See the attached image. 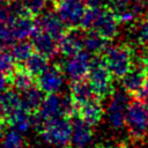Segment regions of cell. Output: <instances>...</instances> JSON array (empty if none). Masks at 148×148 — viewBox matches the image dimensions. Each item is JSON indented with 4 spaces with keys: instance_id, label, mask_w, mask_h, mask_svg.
I'll return each mask as SVG.
<instances>
[{
    "instance_id": "2e32d148",
    "label": "cell",
    "mask_w": 148,
    "mask_h": 148,
    "mask_svg": "<svg viewBox=\"0 0 148 148\" xmlns=\"http://www.w3.org/2000/svg\"><path fill=\"white\" fill-rule=\"evenodd\" d=\"M10 81L12 87L18 91H25L36 86V77L21 62H15V66L10 73Z\"/></svg>"
},
{
    "instance_id": "603a6c76",
    "label": "cell",
    "mask_w": 148,
    "mask_h": 148,
    "mask_svg": "<svg viewBox=\"0 0 148 148\" xmlns=\"http://www.w3.org/2000/svg\"><path fill=\"white\" fill-rule=\"evenodd\" d=\"M34 52H35V49H34L31 42L25 40V39L16 40L15 43L12 44V47H10V53H12L15 62L23 64Z\"/></svg>"
},
{
    "instance_id": "4dcf8cb0",
    "label": "cell",
    "mask_w": 148,
    "mask_h": 148,
    "mask_svg": "<svg viewBox=\"0 0 148 148\" xmlns=\"http://www.w3.org/2000/svg\"><path fill=\"white\" fill-rule=\"evenodd\" d=\"M6 126H8V124H7V121H6V118H1L0 117V139L3 136V134H5V128H6Z\"/></svg>"
},
{
    "instance_id": "74e56055",
    "label": "cell",
    "mask_w": 148,
    "mask_h": 148,
    "mask_svg": "<svg viewBox=\"0 0 148 148\" xmlns=\"http://www.w3.org/2000/svg\"><path fill=\"white\" fill-rule=\"evenodd\" d=\"M82 1H83V0H82Z\"/></svg>"
},
{
    "instance_id": "ffe728a7",
    "label": "cell",
    "mask_w": 148,
    "mask_h": 148,
    "mask_svg": "<svg viewBox=\"0 0 148 148\" xmlns=\"http://www.w3.org/2000/svg\"><path fill=\"white\" fill-rule=\"evenodd\" d=\"M130 37L133 44L140 47H148V18L143 17L134 21L130 29Z\"/></svg>"
},
{
    "instance_id": "5bb4252c",
    "label": "cell",
    "mask_w": 148,
    "mask_h": 148,
    "mask_svg": "<svg viewBox=\"0 0 148 148\" xmlns=\"http://www.w3.org/2000/svg\"><path fill=\"white\" fill-rule=\"evenodd\" d=\"M92 126L75 117L72 120V134L68 148H84L92 138Z\"/></svg>"
},
{
    "instance_id": "83f0119b",
    "label": "cell",
    "mask_w": 148,
    "mask_h": 148,
    "mask_svg": "<svg viewBox=\"0 0 148 148\" xmlns=\"http://www.w3.org/2000/svg\"><path fill=\"white\" fill-rule=\"evenodd\" d=\"M10 88H12L10 74H6V73L0 72V92H3Z\"/></svg>"
},
{
    "instance_id": "9a60e30c",
    "label": "cell",
    "mask_w": 148,
    "mask_h": 148,
    "mask_svg": "<svg viewBox=\"0 0 148 148\" xmlns=\"http://www.w3.org/2000/svg\"><path fill=\"white\" fill-rule=\"evenodd\" d=\"M69 97L74 103L75 108L80 106L81 104L88 102L91 98H95L91 86L87 77L72 80L69 86Z\"/></svg>"
},
{
    "instance_id": "d6986e66",
    "label": "cell",
    "mask_w": 148,
    "mask_h": 148,
    "mask_svg": "<svg viewBox=\"0 0 148 148\" xmlns=\"http://www.w3.org/2000/svg\"><path fill=\"white\" fill-rule=\"evenodd\" d=\"M22 92H23V95L21 97L22 105L31 113V116L39 112L42 103L44 101L43 95H45V94L43 91H40L36 86L25 90V91H22Z\"/></svg>"
},
{
    "instance_id": "f1b7e54d",
    "label": "cell",
    "mask_w": 148,
    "mask_h": 148,
    "mask_svg": "<svg viewBox=\"0 0 148 148\" xmlns=\"http://www.w3.org/2000/svg\"><path fill=\"white\" fill-rule=\"evenodd\" d=\"M140 66L143 68V71L148 75V47H146L143 50V53H142V56L140 58Z\"/></svg>"
},
{
    "instance_id": "277c9868",
    "label": "cell",
    "mask_w": 148,
    "mask_h": 148,
    "mask_svg": "<svg viewBox=\"0 0 148 148\" xmlns=\"http://www.w3.org/2000/svg\"><path fill=\"white\" fill-rule=\"evenodd\" d=\"M38 132L47 142L58 147L68 148L72 134V118L60 114L49 119Z\"/></svg>"
},
{
    "instance_id": "ac0fdd59",
    "label": "cell",
    "mask_w": 148,
    "mask_h": 148,
    "mask_svg": "<svg viewBox=\"0 0 148 148\" xmlns=\"http://www.w3.org/2000/svg\"><path fill=\"white\" fill-rule=\"evenodd\" d=\"M110 40L96 32L95 30H86L84 34V49L94 56H101L109 46Z\"/></svg>"
},
{
    "instance_id": "5b68a950",
    "label": "cell",
    "mask_w": 148,
    "mask_h": 148,
    "mask_svg": "<svg viewBox=\"0 0 148 148\" xmlns=\"http://www.w3.org/2000/svg\"><path fill=\"white\" fill-rule=\"evenodd\" d=\"M84 34L86 30L79 25L67 27L66 31L58 40V51L64 57H71L84 50Z\"/></svg>"
},
{
    "instance_id": "4316f807",
    "label": "cell",
    "mask_w": 148,
    "mask_h": 148,
    "mask_svg": "<svg viewBox=\"0 0 148 148\" xmlns=\"http://www.w3.org/2000/svg\"><path fill=\"white\" fill-rule=\"evenodd\" d=\"M23 139L18 131L13 130L3 134V140L1 143V148H22Z\"/></svg>"
},
{
    "instance_id": "d6a6232c",
    "label": "cell",
    "mask_w": 148,
    "mask_h": 148,
    "mask_svg": "<svg viewBox=\"0 0 148 148\" xmlns=\"http://www.w3.org/2000/svg\"><path fill=\"white\" fill-rule=\"evenodd\" d=\"M141 99L143 101V103L146 104V108H147V110H148V81H147V87H146V89H145V92H143Z\"/></svg>"
},
{
    "instance_id": "e0dca14e",
    "label": "cell",
    "mask_w": 148,
    "mask_h": 148,
    "mask_svg": "<svg viewBox=\"0 0 148 148\" xmlns=\"http://www.w3.org/2000/svg\"><path fill=\"white\" fill-rule=\"evenodd\" d=\"M126 98L125 96L117 94L114 95L110 108H109V120L114 128H119L125 125V113H126Z\"/></svg>"
},
{
    "instance_id": "8fae6325",
    "label": "cell",
    "mask_w": 148,
    "mask_h": 148,
    "mask_svg": "<svg viewBox=\"0 0 148 148\" xmlns=\"http://www.w3.org/2000/svg\"><path fill=\"white\" fill-rule=\"evenodd\" d=\"M67 27L68 25H66V23L59 17V15L56 12H47L43 14L36 22L37 29L47 32L54 39H57V42L64 35Z\"/></svg>"
},
{
    "instance_id": "ba28073f",
    "label": "cell",
    "mask_w": 148,
    "mask_h": 148,
    "mask_svg": "<svg viewBox=\"0 0 148 148\" xmlns=\"http://www.w3.org/2000/svg\"><path fill=\"white\" fill-rule=\"evenodd\" d=\"M54 7L56 13L68 27L79 25L86 9L82 0H60Z\"/></svg>"
},
{
    "instance_id": "cb8c5ba5",
    "label": "cell",
    "mask_w": 148,
    "mask_h": 148,
    "mask_svg": "<svg viewBox=\"0 0 148 148\" xmlns=\"http://www.w3.org/2000/svg\"><path fill=\"white\" fill-rule=\"evenodd\" d=\"M49 60L50 59H47L43 54H40V53L35 51L24 61V66L35 77H37L42 72H44L46 69V67L49 66Z\"/></svg>"
},
{
    "instance_id": "d590c367",
    "label": "cell",
    "mask_w": 148,
    "mask_h": 148,
    "mask_svg": "<svg viewBox=\"0 0 148 148\" xmlns=\"http://www.w3.org/2000/svg\"><path fill=\"white\" fill-rule=\"evenodd\" d=\"M5 1H6V0H0V7H1V6H3Z\"/></svg>"
},
{
    "instance_id": "52a82bcc",
    "label": "cell",
    "mask_w": 148,
    "mask_h": 148,
    "mask_svg": "<svg viewBox=\"0 0 148 148\" xmlns=\"http://www.w3.org/2000/svg\"><path fill=\"white\" fill-rule=\"evenodd\" d=\"M62 81H64L62 66L56 62L51 66H47L46 69L36 77V87L45 95L56 94L61 87Z\"/></svg>"
},
{
    "instance_id": "9c48e42d",
    "label": "cell",
    "mask_w": 148,
    "mask_h": 148,
    "mask_svg": "<svg viewBox=\"0 0 148 148\" xmlns=\"http://www.w3.org/2000/svg\"><path fill=\"white\" fill-rule=\"evenodd\" d=\"M90 53L87 51H80L67 59L62 66L64 73H66L72 80L87 77L89 67H90Z\"/></svg>"
},
{
    "instance_id": "484cf974",
    "label": "cell",
    "mask_w": 148,
    "mask_h": 148,
    "mask_svg": "<svg viewBox=\"0 0 148 148\" xmlns=\"http://www.w3.org/2000/svg\"><path fill=\"white\" fill-rule=\"evenodd\" d=\"M49 0H20L24 10L32 17L40 15Z\"/></svg>"
},
{
    "instance_id": "836d02e7",
    "label": "cell",
    "mask_w": 148,
    "mask_h": 148,
    "mask_svg": "<svg viewBox=\"0 0 148 148\" xmlns=\"http://www.w3.org/2000/svg\"><path fill=\"white\" fill-rule=\"evenodd\" d=\"M0 117H1V118H5V114H3V110H2V105H1V102H0Z\"/></svg>"
},
{
    "instance_id": "f546056e",
    "label": "cell",
    "mask_w": 148,
    "mask_h": 148,
    "mask_svg": "<svg viewBox=\"0 0 148 148\" xmlns=\"http://www.w3.org/2000/svg\"><path fill=\"white\" fill-rule=\"evenodd\" d=\"M86 6H103L104 0H83Z\"/></svg>"
},
{
    "instance_id": "1f68e13d",
    "label": "cell",
    "mask_w": 148,
    "mask_h": 148,
    "mask_svg": "<svg viewBox=\"0 0 148 148\" xmlns=\"http://www.w3.org/2000/svg\"><path fill=\"white\" fill-rule=\"evenodd\" d=\"M94 148H126L125 145H113V146H106V145H96Z\"/></svg>"
},
{
    "instance_id": "30bf717a",
    "label": "cell",
    "mask_w": 148,
    "mask_h": 148,
    "mask_svg": "<svg viewBox=\"0 0 148 148\" xmlns=\"http://www.w3.org/2000/svg\"><path fill=\"white\" fill-rule=\"evenodd\" d=\"M119 24L120 23L117 20L113 12L109 7H103L90 30H95L106 39L111 40L117 36Z\"/></svg>"
},
{
    "instance_id": "4fadbf2b",
    "label": "cell",
    "mask_w": 148,
    "mask_h": 148,
    "mask_svg": "<svg viewBox=\"0 0 148 148\" xmlns=\"http://www.w3.org/2000/svg\"><path fill=\"white\" fill-rule=\"evenodd\" d=\"M74 117L80 118L90 126L98 125L103 117V108L101 101L97 98H91L88 102L81 104L76 108Z\"/></svg>"
},
{
    "instance_id": "7c38bea8",
    "label": "cell",
    "mask_w": 148,
    "mask_h": 148,
    "mask_svg": "<svg viewBox=\"0 0 148 148\" xmlns=\"http://www.w3.org/2000/svg\"><path fill=\"white\" fill-rule=\"evenodd\" d=\"M31 44L36 52L43 54L47 59L54 57L58 51V42L51 35L45 31H42L36 28V30L31 35Z\"/></svg>"
},
{
    "instance_id": "7402d4cb",
    "label": "cell",
    "mask_w": 148,
    "mask_h": 148,
    "mask_svg": "<svg viewBox=\"0 0 148 148\" xmlns=\"http://www.w3.org/2000/svg\"><path fill=\"white\" fill-rule=\"evenodd\" d=\"M0 102L6 118L12 113H14L21 106V96L16 91L12 89H7L6 91L0 92Z\"/></svg>"
},
{
    "instance_id": "e575fe53",
    "label": "cell",
    "mask_w": 148,
    "mask_h": 148,
    "mask_svg": "<svg viewBox=\"0 0 148 148\" xmlns=\"http://www.w3.org/2000/svg\"><path fill=\"white\" fill-rule=\"evenodd\" d=\"M50 1H52V3H53V5L56 6V5H57V3H58V2L60 1V0H50Z\"/></svg>"
},
{
    "instance_id": "44dd1931",
    "label": "cell",
    "mask_w": 148,
    "mask_h": 148,
    "mask_svg": "<svg viewBox=\"0 0 148 148\" xmlns=\"http://www.w3.org/2000/svg\"><path fill=\"white\" fill-rule=\"evenodd\" d=\"M39 114L42 118L46 121L49 119H52L54 117H58L61 114V101L56 94H49L45 95L44 101L42 103Z\"/></svg>"
},
{
    "instance_id": "7a4b0ae2",
    "label": "cell",
    "mask_w": 148,
    "mask_h": 148,
    "mask_svg": "<svg viewBox=\"0 0 148 148\" xmlns=\"http://www.w3.org/2000/svg\"><path fill=\"white\" fill-rule=\"evenodd\" d=\"M87 79L91 86L95 98L101 102L114 95V77L104 65L101 56H94V58H91Z\"/></svg>"
},
{
    "instance_id": "8d00e7d4",
    "label": "cell",
    "mask_w": 148,
    "mask_h": 148,
    "mask_svg": "<svg viewBox=\"0 0 148 148\" xmlns=\"http://www.w3.org/2000/svg\"><path fill=\"white\" fill-rule=\"evenodd\" d=\"M6 1H9L10 2V1H15V0H6Z\"/></svg>"
},
{
    "instance_id": "6da1fadb",
    "label": "cell",
    "mask_w": 148,
    "mask_h": 148,
    "mask_svg": "<svg viewBox=\"0 0 148 148\" xmlns=\"http://www.w3.org/2000/svg\"><path fill=\"white\" fill-rule=\"evenodd\" d=\"M135 51L132 44L123 43L108 46L101 58L114 79L120 80L134 67Z\"/></svg>"
},
{
    "instance_id": "8992f818",
    "label": "cell",
    "mask_w": 148,
    "mask_h": 148,
    "mask_svg": "<svg viewBox=\"0 0 148 148\" xmlns=\"http://www.w3.org/2000/svg\"><path fill=\"white\" fill-rule=\"evenodd\" d=\"M121 87L125 90V92L133 97V98H142V95L145 92V89L147 87L148 75L143 71V68L139 66H134L126 75H124L120 80Z\"/></svg>"
},
{
    "instance_id": "3957f363",
    "label": "cell",
    "mask_w": 148,
    "mask_h": 148,
    "mask_svg": "<svg viewBox=\"0 0 148 148\" xmlns=\"http://www.w3.org/2000/svg\"><path fill=\"white\" fill-rule=\"evenodd\" d=\"M125 126L133 141H142L148 131V110L142 99L132 98L125 113Z\"/></svg>"
},
{
    "instance_id": "d4e9b609",
    "label": "cell",
    "mask_w": 148,
    "mask_h": 148,
    "mask_svg": "<svg viewBox=\"0 0 148 148\" xmlns=\"http://www.w3.org/2000/svg\"><path fill=\"white\" fill-rule=\"evenodd\" d=\"M15 66V60L7 46L0 45V72L10 74Z\"/></svg>"
}]
</instances>
